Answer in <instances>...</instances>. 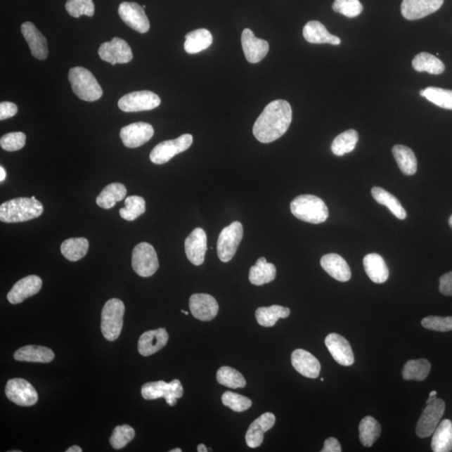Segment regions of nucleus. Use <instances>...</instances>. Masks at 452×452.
<instances>
[{"label": "nucleus", "instance_id": "6e6d98bb", "mask_svg": "<svg viewBox=\"0 0 452 452\" xmlns=\"http://www.w3.org/2000/svg\"><path fill=\"white\" fill-rule=\"evenodd\" d=\"M6 178V171L4 169V167H0V181L3 183L4 179Z\"/></svg>", "mask_w": 452, "mask_h": 452}, {"label": "nucleus", "instance_id": "680f3d73", "mask_svg": "<svg viewBox=\"0 0 452 452\" xmlns=\"http://www.w3.org/2000/svg\"><path fill=\"white\" fill-rule=\"evenodd\" d=\"M181 313H183V314H186V315H188V311H184V310H181Z\"/></svg>", "mask_w": 452, "mask_h": 452}, {"label": "nucleus", "instance_id": "09e8293b", "mask_svg": "<svg viewBox=\"0 0 452 452\" xmlns=\"http://www.w3.org/2000/svg\"><path fill=\"white\" fill-rule=\"evenodd\" d=\"M332 10L349 18H354L363 12V6L359 0H335Z\"/></svg>", "mask_w": 452, "mask_h": 452}, {"label": "nucleus", "instance_id": "79ce46f5", "mask_svg": "<svg viewBox=\"0 0 452 452\" xmlns=\"http://www.w3.org/2000/svg\"><path fill=\"white\" fill-rule=\"evenodd\" d=\"M146 203L141 196L131 195L125 200V207L120 210V217L127 221H134L146 212Z\"/></svg>", "mask_w": 452, "mask_h": 452}, {"label": "nucleus", "instance_id": "f8f14e48", "mask_svg": "<svg viewBox=\"0 0 452 452\" xmlns=\"http://www.w3.org/2000/svg\"><path fill=\"white\" fill-rule=\"evenodd\" d=\"M6 394L11 401L20 406H32L38 401L36 389L24 379L8 380L6 386Z\"/></svg>", "mask_w": 452, "mask_h": 452}, {"label": "nucleus", "instance_id": "0eeeda50", "mask_svg": "<svg viewBox=\"0 0 452 452\" xmlns=\"http://www.w3.org/2000/svg\"><path fill=\"white\" fill-rule=\"evenodd\" d=\"M131 266L134 271L142 278L152 276L159 269L157 254L153 245L141 243L136 245L131 254Z\"/></svg>", "mask_w": 452, "mask_h": 452}, {"label": "nucleus", "instance_id": "de8ad7c7", "mask_svg": "<svg viewBox=\"0 0 452 452\" xmlns=\"http://www.w3.org/2000/svg\"><path fill=\"white\" fill-rule=\"evenodd\" d=\"M221 401L224 406L235 412H243L252 406L251 399L231 392L224 393Z\"/></svg>", "mask_w": 452, "mask_h": 452}, {"label": "nucleus", "instance_id": "9b49d317", "mask_svg": "<svg viewBox=\"0 0 452 452\" xmlns=\"http://www.w3.org/2000/svg\"><path fill=\"white\" fill-rule=\"evenodd\" d=\"M160 96L150 91L131 92L118 101V107L125 112L150 111L160 106Z\"/></svg>", "mask_w": 452, "mask_h": 452}, {"label": "nucleus", "instance_id": "bb28decb", "mask_svg": "<svg viewBox=\"0 0 452 452\" xmlns=\"http://www.w3.org/2000/svg\"><path fill=\"white\" fill-rule=\"evenodd\" d=\"M363 264L364 270L373 283H384L388 280L389 272L387 265L379 254L371 253L364 257Z\"/></svg>", "mask_w": 452, "mask_h": 452}, {"label": "nucleus", "instance_id": "052dcab7", "mask_svg": "<svg viewBox=\"0 0 452 452\" xmlns=\"http://www.w3.org/2000/svg\"><path fill=\"white\" fill-rule=\"evenodd\" d=\"M449 225H450V226L451 227V229H452V216L449 219Z\"/></svg>", "mask_w": 452, "mask_h": 452}, {"label": "nucleus", "instance_id": "b1692460", "mask_svg": "<svg viewBox=\"0 0 452 452\" xmlns=\"http://www.w3.org/2000/svg\"><path fill=\"white\" fill-rule=\"evenodd\" d=\"M276 417L270 412L263 414L254 420L245 434V441L247 446L251 448L260 446L264 440V434L274 427Z\"/></svg>", "mask_w": 452, "mask_h": 452}, {"label": "nucleus", "instance_id": "6ab92c4d", "mask_svg": "<svg viewBox=\"0 0 452 452\" xmlns=\"http://www.w3.org/2000/svg\"><path fill=\"white\" fill-rule=\"evenodd\" d=\"M42 288V280L36 275L25 276L17 282L8 293V301L11 304H19L27 298L36 295Z\"/></svg>", "mask_w": 452, "mask_h": 452}, {"label": "nucleus", "instance_id": "f257e3e1", "mask_svg": "<svg viewBox=\"0 0 452 452\" xmlns=\"http://www.w3.org/2000/svg\"><path fill=\"white\" fill-rule=\"evenodd\" d=\"M292 120L291 105L287 101L276 100L265 108L253 127L259 142L270 143L286 134Z\"/></svg>", "mask_w": 452, "mask_h": 452}, {"label": "nucleus", "instance_id": "2eb2a0df", "mask_svg": "<svg viewBox=\"0 0 452 452\" xmlns=\"http://www.w3.org/2000/svg\"><path fill=\"white\" fill-rule=\"evenodd\" d=\"M155 134L152 125L146 122H135L122 127L120 131V138L124 146L129 148H136L148 143Z\"/></svg>", "mask_w": 452, "mask_h": 452}, {"label": "nucleus", "instance_id": "ddd939ff", "mask_svg": "<svg viewBox=\"0 0 452 452\" xmlns=\"http://www.w3.org/2000/svg\"><path fill=\"white\" fill-rule=\"evenodd\" d=\"M98 54L101 59L112 65L129 63L133 60L130 46L124 39L118 37L103 43L99 47Z\"/></svg>", "mask_w": 452, "mask_h": 452}, {"label": "nucleus", "instance_id": "20e7f679", "mask_svg": "<svg viewBox=\"0 0 452 452\" xmlns=\"http://www.w3.org/2000/svg\"><path fill=\"white\" fill-rule=\"evenodd\" d=\"M68 78L74 93L81 100L95 102L102 98V87L89 70L84 67H73L69 71Z\"/></svg>", "mask_w": 452, "mask_h": 452}, {"label": "nucleus", "instance_id": "2f4dec72", "mask_svg": "<svg viewBox=\"0 0 452 452\" xmlns=\"http://www.w3.org/2000/svg\"><path fill=\"white\" fill-rule=\"evenodd\" d=\"M127 195V188L121 183H112L105 187L100 195L96 197V205L101 208L112 209L117 202L124 200Z\"/></svg>", "mask_w": 452, "mask_h": 452}, {"label": "nucleus", "instance_id": "473e14b6", "mask_svg": "<svg viewBox=\"0 0 452 452\" xmlns=\"http://www.w3.org/2000/svg\"><path fill=\"white\" fill-rule=\"evenodd\" d=\"M432 449L434 452H450L452 451V422L450 420H442L433 433Z\"/></svg>", "mask_w": 452, "mask_h": 452}, {"label": "nucleus", "instance_id": "423d86ee", "mask_svg": "<svg viewBox=\"0 0 452 452\" xmlns=\"http://www.w3.org/2000/svg\"><path fill=\"white\" fill-rule=\"evenodd\" d=\"M141 393L143 398L147 401L164 398L169 406H174L177 399L183 396V388L179 380H174L170 383L161 380L143 385Z\"/></svg>", "mask_w": 452, "mask_h": 452}, {"label": "nucleus", "instance_id": "412c9836", "mask_svg": "<svg viewBox=\"0 0 452 452\" xmlns=\"http://www.w3.org/2000/svg\"><path fill=\"white\" fill-rule=\"evenodd\" d=\"M241 44L245 58L250 63L256 64L269 53V44L265 39L254 37L252 30L245 29L241 36Z\"/></svg>", "mask_w": 452, "mask_h": 452}, {"label": "nucleus", "instance_id": "a19ab883", "mask_svg": "<svg viewBox=\"0 0 452 452\" xmlns=\"http://www.w3.org/2000/svg\"><path fill=\"white\" fill-rule=\"evenodd\" d=\"M359 142V134L354 129L347 130L337 136L332 143V152L336 156H344L354 150Z\"/></svg>", "mask_w": 452, "mask_h": 452}, {"label": "nucleus", "instance_id": "cd10ccee", "mask_svg": "<svg viewBox=\"0 0 452 452\" xmlns=\"http://www.w3.org/2000/svg\"><path fill=\"white\" fill-rule=\"evenodd\" d=\"M304 37L306 41L311 44H330L339 46L341 39L328 32L327 28L318 21H309L304 28Z\"/></svg>", "mask_w": 452, "mask_h": 452}, {"label": "nucleus", "instance_id": "37998d69", "mask_svg": "<svg viewBox=\"0 0 452 452\" xmlns=\"http://www.w3.org/2000/svg\"><path fill=\"white\" fill-rule=\"evenodd\" d=\"M217 378L219 384L231 389L244 388L247 385L244 376L239 371L229 366H223L219 368Z\"/></svg>", "mask_w": 452, "mask_h": 452}, {"label": "nucleus", "instance_id": "f03ea898", "mask_svg": "<svg viewBox=\"0 0 452 452\" xmlns=\"http://www.w3.org/2000/svg\"><path fill=\"white\" fill-rule=\"evenodd\" d=\"M43 212L42 204L34 196L13 199L0 206V221L4 223L29 221L41 217Z\"/></svg>", "mask_w": 452, "mask_h": 452}, {"label": "nucleus", "instance_id": "7ed1b4c3", "mask_svg": "<svg viewBox=\"0 0 452 452\" xmlns=\"http://www.w3.org/2000/svg\"><path fill=\"white\" fill-rule=\"evenodd\" d=\"M291 212L300 221L311 224H321L328 218V206L318 197L311 195L297 196L291 203Z\"/></svg>", "mask_w": 452, "mask_h": 452}, {"label": "nucleus", "instance_id": "4be33fe9", "mask_svg": "<svg viewBox=\"0 0 452 452\" xmlns=\"http://www.w3.org/2000/svg\"><path fill=\"white\" fill-rule=\"evenodd\" d=\"M168 341L169 335L165 328L145 332L139 337L138 352L144 357L150 356L163 349Z\"/></svg>", "mask_w": 452, "mask_h": 452}, {"label": "nucleus", "instance_id": "8fccbe9b", "mask_svg": "<svg viewBox=\"0 0 452 452\" xmlns=\"http://www.w3.org/2000/svg\"><path fill=\"white\" fill-rule=\"evenodd\" d=\"M26 136L22 131H15L4 135L0 139V146L8 152L19 151L25 145Z\"/></svg>", "mask_w": 452, "mask_h": 452}, {"label": "nucleus", "instance_id": "9d476101", "mask_svg": "<svg viewBox=\"0 0 452 452\" xmlns=\"http://www.w3.org/2000/svg\"><path fill=\"white\" fill-rule=\"evenodd\" d=\"M446 403L441 399H434L427 403L416 425V434L420 438L432 436L444 415Z\"/></svg>", "mask_w": 452, "mask_h": 452}, {"label": "nucleus", "instance_id": "e433bc0d", "mask_svg": "<svg viewBox=\"0 0 452 452\" xmlns=\"http://www.w3.org/2000/svg\"><path fill=\"white\" fill-rule=\"evenodd\" d=\"M371 194L379 204L386 206L394 217L399 219H405L406 218V209L403 208L401 202L396 197L386 191L384 188L374 187L372 188Z\"/></svg>", "mask_w": 452, "mask_h": 452}, {"label": "nucleus", "instance_id": "dca6fc26", "mask_svg": "<svg viewBox=\"0 0 452 452\" xmlns=\"http://www.w3.org/2000/svg\"><path fill=\"white\" fill-rule=\"evenodd\" d=\"M190 309L196 319L200 321H212L219 311L216 298L209 294L196 293L190 298Z\"/></svg>", "mask_w": 452, "mask_h": 452}, {"label": "nucleus", "instance_id": "5701e85b", "mask_svg": "<svg viewBox=\"0 0 452 452\" xmlns=\"http://www.w3.org/2000/svg\"><path fill=\"white\" fill-rule=\"evenodd\" d=\"M21 32L28 43L30 52L38 60H46L49 53L48 43L45 37L39 32L32 22H25L21 25Z\"/></svg>", "mask_w": 452, "mask_h": 452}, {"label": "nucleus", "instance_id": "aec40b11", "mask_svg": "<svg viewBox=\"0 0 452 452\" xmlns=\"http://www.w3.org/2000/svg\"><path fill=\"white\" fill-rule=\"evenodd\" d=\"M325 344L335 361L343 366H351L354 363L352 347L348 340L337 333H330L325 340Z\"/></svg>", "mask_w": 452, "mask_h": 452}, {"label": "nucleus", "instance_id": "13d9d810", "mask_svg": "<svg viewBox=\"0 0 452 452\" xmlns=\"http://www.w3.org/2000/svg\"><path fill=\"white\" fill-rule=\"evenodd\" d=\"M197 451H198L199 452H207L208 451L207 448H206V446L204 444H200L198 446V449H197Z\"/></svg>", "mask_w": 452, "mask_h": 452}, {"label": "nucleus", "instance_id": "603ef678", "mask_svg": "<svg viewBox=\"0 0 452 452\" xmlns=\"http://www.w3.org/2000/svg\"><path fill=\"white\" fill-rule=\"evenodd\" d=\"M18 112V108L16 105L10 102L0 103V120H6L16 115Z\"/></svg>", "mask_w": 452, "mask_h": 452}, {"label": "nucleus", "instance_id": "39448f33", "mask_svg": "<svg viewBox=\"0 0 452 452\" xmlns=\"http://www.w3.org/2000/svg\"><path fill=\"white\" fill-rule=\"evenodd\" d=\"M125 306L124 302L117 298H112L106 302L102 311V329L105 339L110 342L115 341L120 337L122 327Z\"/></svg>", "mask_w": 452, "mask_h": 452}, {"label": "nucleus", "instance_id": "c85d7f7f", "mask_svg": "<svg viewBox=\"0 0 452 452\" xmlns=\"http://www.w3.org/2000/svg\"><path fill=\"white\" fill-rule=\"evenodd\" d=\"M17 361L47 363L53 361L55 354L43 346L28 345L16 351L14 355Z\"/></svg>", "mask_w": 452, "mask_h": 452}, {"label": "nucleus", "instance_id": "3c124183", "mask_svg": "<svg viewBox=\"0 0 452 452\" xmlns=\"http://www.w3.org/2000/svg\"><path fill=\"white\" fill-rule=\"evenodd\" d=\"M425 328L429 330L437 332L452 331V317H437V316H429L421 321Z\"/></svg>", "mask_w": 452, "mask_h": 452}, {"label": "nucleus", "instance_id": "1a4fd4ad", "mask_svg": "<svg viewBox=\"0 0 452 452\" xmlns=\"http://www.w3.org/2000/svg\"><path fill=\"white\" fill-rule=\"evenodd\" d=\"M193 143L191 134H183L174 140H167L157 145L150 153V160L155 164L168 163L175 155L190 148Z\"/></svg>", "mask_w": 452, "mask_h": 452}, {"label": "nucleus", "instance_id": "c03bdc74", "mask_svg": "<svg viewBox=\"0 0 452 452\" xmlns=\"http://www.w3.org/2000/svg\"><path fill=\"white\" fill-rule=\"evenodd\" d=\"M420 94L438 107L452 110V91L431 86L421 90Z\"/></svg>", "mask_w": 452, "mask_h": 452}, {"label": "nucleus", "instance_id": "864d4df0", "mask_svg": "<svg viewBox=\"0 0 452 452\" xmlns=\"http://www.w3.org/2000/svg\"><path fill=\"white\" fill-rule=\"evenodd\" d=\"M440 292L445 296H452V271L441 276Z\"/></svg>", "mask_w": 452, "mask_h": 452}, {"label": "nucleus", "instance_id": "49530a36", "mask_svg": "<svg viewBox=\"0 0 452 452\" xmlns=\"http://www.w3.org/2000/svg\"><path fill=\"white\" fill-rule=\"evenodd\" d=\"M135 437V431L129 425H118L112 432L110 443L114 449L124 448Z\"/></svg>", "mask_w": 452, "mask_h": 452}, {"label": "nucleus", "instance_id": "5fc2aeb1", "mask_svg": "<svg viewBox=\"0 0 452 452\" xmlns=\"http://www.w3.org/2000/svg\"><path fill=\"white\" fill-rule=\"evenodd\" d=\"M322 452H341L342 447L339 441L337 440L335 437H330L327 439L325 442H324L323 448L321 450Z\"/></svg>", "mask_w": 452, "mask_h": 452}, {"label": "nucleus", "instance_id": "4d7b16f0", "mask_svg": "<svg viewBox=\"0 0 452 452\" xmlns=\"http://www.w3.org/2000/svg\"><path fill=\"white\" fill-rule=\"evenodd\" d=\"M65 451H67V452H82V449L81 448L80 446H73L72 447H70V448L67 449Z\"/></svg>", "mask_w": 452, "mask_h": 452}, {"label": "nucleus", "instance_id": "393cba45", "mask_svg": "<svg viewBox=\"0 0 452 452\" xmlns=\"http://www.w3.org/2000/svg\"><path fill=\"white\" fill-rule=\"evenodd\" d=\"M292 364L302 375L308 378H318L321 371V364L314 355L304 349H296L292 354Z\"/></svg>", "mask_w": 452, "mask_h": 452}, {"label": "nucleus", "instance_id": "4c0bfd02", "mask_svg": "<svg viewBox=\"0 0 452 452\" xmlns=\"http://www.w3.org/2000/svg\"><path fill=\"white\" fill-rule=\"evenodd\" d=\"M89 243L86 238H70L61 244L60 252L70 261H77L89 252Z\"/></svg>", "mask_w": 452, "mask_h": 452}, {"label": "nucleus", "instance_id": "4468645a", "mask_svg": "<svg viewBox=\"0 0 452 452\" xmlns=\"http://www.w3.org/2000/svg\"><path fill=\"white\" fill-rule=\"evenodd\" d=\"M118 14L122 21L130 28L139 33H147L150 28V24L143 7L134 2L122 3L118 8Z\"/></svg>", "mask_w": 452, "mask_h": 452}, {"label": "nucleus", "instance_id": "a878e982", "mask_svg": "<svg viewBox=\"0 0 452 452\" xmlns=\"http://www.w3.org/2000/svg\"><path fill=\"white\" fill-rule=\"evenodd\" d=\"M321 266L329 276L339 282L345 283L351 278V270L344 259L335 253L324 254Z\"/></svg>", "mask_w": 452, "mask_h": 452}, {"label": "nucleus", "instance_id": "f3484780", "mask_svg": "<svg viewBox=\"0 0 452 452\" xmlns=\"http://www.w3.org/2000/svg\"><path fill=\"white\" fill-rule=\"evenodd\" d=\"M184 249L188 260L193 265L203 264L207 252V235L205 231L202 228H196L193 231L184 243Z\"/></svg>", "mask_w": 452, "mask_h": 452}, {"label": "nucleus", "instance_id": "c9c22d12", "mask_svg": "<svg viewBox=\"0 0 452 452\" xmlns=\"http://www.w3.org/2000/svg\"><path fill=\"white\" fill-rule=\"evenodd\" d=\"M412 67L416 72H427L432 75H440L445 71V65L437 56L421 52L412 60Z\"/></svg>", "mask_w": 452, "mask_h": 452}, {"label": "nucleus", "instance_id": "72a5a7b5", "mask_svg": "<svg viewBox=\"0 0 452 452\" xmlns=\"http://www.w3.org/2000/svg\"><path fill=\"white\" fill-rule=\"evenodd\" d=\"M394 160L401 172L406 175H413L417 171V160L413 151L405 145L398 144L392 149Z\"/></svg>", "mask_w": 452, "mask_h": 452}, {"label": "nucleus", "instance_id": "58836bf2", "mask_svg": "<svg viewBox=\"0 0 452 452\" xmlns=\"http://www.w3.org/2000/svg\"><path fill=\"white\" fill-rule=\"evenodd\" d=\"M431 363L425 359L407 361L402 371L403 379L405 380L423 381L427 378L430 372H431Z\"/></svg>", "mask_w": 452, "mask_h": 452}, {"label": "nucleus", "instance_id": "ea45409f", "mask_svg": "<svg viewBox=\"0 0 452 452\" xmlns=\"http://www.w3.org/2000/svg\"><path fill=\"white\" fill-rule=\"evenodd\" d=\"M359 440L362 445L370 447L378 440L381 434V427L374 417L366 416L359 424Z\"/></svg>", "mask_w": 452, "mask_h": 452}, {"label": "nucleus", "instance_id": "a18cd8bd", "mask_svg": "<svg viewBox=\"0 0 452 452\" xmlns=\"http://www.w3.org/2000/svg\"><path fill=\"white\" fill-rule=\"evenodd\" d=\"M65 10L74 18H80L82 15L91 17L94 15L95 4L93 0H68Z\"/></svg>", "mask_w": 452, "mask_h": 452}, {"label": "nucleus", "instance_id": "f704fd0d", "mask_svg": "<svg viewBox=\"0 0 452 452\" xmlns=\"http://www.w3.org/2000/svg\"><path fill=\"white\" fill-rule=\"evenodd\" d=\"M290 309L279 305L261 306L256 311V318L262 327H273L280 318H287Z\"/></svg>", "mask_w": 452, "mask_h": 452}, {"label": "nucleus", "instance_id": "a211bd4d", "mask_svg": "<svg viewBox=\"0 0 452 452\" xmlns=\"http://www.w3.org/2000/svg\"><path fill=\"white\" fill-rule=\"evenodd\" d=\"M443 3L444 0H403L402 15L409 20L422 19L437 12Z\"/></svg>", "mask_w": 452, "mask_h": 452}, {"label": "nucleus", "instance_id": "c756f323", "mask_svg": "<svg viewBox=\"0 0 452 452\" xmlns=\"http://www.w3.org/2000/svg\"><path fill=\"white\" fill-rule=\"evenodd\" d=\"M276 269L272 263L267 262L265 257L259 258L250 269L249 280L254 286H262L276 278Z\"/></svg>", "mask_w": 452, "mask_h": 452}, {"label": "nucleus", "instance_id": "7c9ffc66", "mask_svg": "<svg viewBox=\"0 0 452 452\" xmlns=\"http://www.w3.org/2000/svg\"><path fill=\"white\" fill-rule=\"evenodd\" d=\"M213 37L206 29L193 30L186 36L184 50L188 54H197L203 51L212 45Z\"/></svg>", "mask_w": 452, "mask_h": 452}, {"label": "nucleus", "instance_id": "bf43d9fd", "mask_svg": "<svg viewBox=\"0 0 452 452\" xmlns=\"http://www.w3.org/2000/svg\"><path fill=\"white\" fill-rule=\"evenodd\" d=\"M181 451H182V450L179 449V448H176V449H174V450L170 451V452H181Z\"/></svg>", "mask_w": 452, "mask_h": 452}, {"label": "nucleus", "instance_id": "6e6552de", "mask_svg": "<svg viewBox=\"0 0 452 452\" xmlns=\"http://www.w3.org/2000/svg\"><path fill=\"white\" fill-rule=\"evenodd\" d=\"M243 224L239 221H235L229 226L224 228L217 241L219 260L223 262H229L232 260L243 238Z\"/></svg>", "mask_w": 452, "mask_h": 452}]
</instances>
